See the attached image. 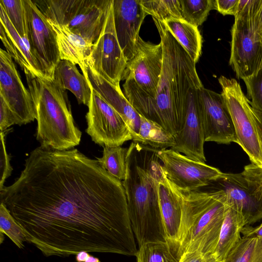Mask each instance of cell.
<instances>
[{
  "label": "cell",
  "mask_w": 262,
  "mask_h": 262,
  "mask_svg": "<svg viewBox=\"0 0 262 262\" xmlns=\"http://www.w3.org/2000/svg\"><path fill=\"white\" fill-rule=\"evenodd\" d=\"M0 199L46 256L137 253L122 182L76 148H35Z\"/></svg>",
  "instance_id": "obj_1"
},
{
  "label": "cell",
  "mask_w": 262,
  "mask_h": 262,
  "mask_svg": "<svg viewBox=\"0 0 262 262\" xmlns=\"http://www.w3.org/2000/svg\"><path fill=\"white\" fill-rule=\"evenodd\" d=\"M152 19L163 47L161 74L155 98L133 107L175 137L182 128L190 91L202 82L195 63L164 23Z\"/></svg>",
  "instance_id": "obj_2"
},
{
  "label": "cell",
  "mask_w": 262,
  "mask_h": 262,
  "mask_svg": "<svg viewBox=\"0 0 262 262\" xmlns=\"http://www.w3.org/2000/svg\"><path fill=\"white\" fill-rule=\"evenodd\" d=\"M158 150L133 142L128 147L122 181L129 217L139 245L167 240L160 211L158 188L163 171Z\"/></svg>",
  "instance_id": "obj_3"
},
{
  "label": "cell",
  "mask_w": 262,
  "mask_h": 262,
  "mask_svg": "<svg viewBox=\"0 0 262 262\" xmlns=\"http://www.w3.org/2000/svg\"><path fill=\"white\" fill-rule=\"evenodd\" d=\"M24 71L35 105L40 145L64 150L79 145L82 133L74 120L66 91L53 78Z\"/></svg>",
  "instance_id": "obj_4"
},
{
  "label": "cell",
  "mask_w": 262,
  "mask_h": 262,
  "mask_svg": "<svg viewBox=\"0 0 262 262\" xmlns=\"http://www.w3.org/2000/svg\"><path fill=\"white\" fill-rule=\"evenodd\" d=\"M176 188L182 206L178 241L183 253L212 254L227 209L223 192L186 191Z\"/></svg>",
  "instance_id": "obj_5"
},
{
  "label": "cell",
  "mask_w": 262,
  "mask_h": 262,
  "mask_svg": "<svg viewBox=\"0 0 262 262\" xmlns=\"http://www.w3.org/2000/svg\"><path fill=\"white\" fill-rule=\"evenodd\" d=\"M113 0L32 1L45 17L94 44L104 27Z\"/></svg>",
  "instance_id": "obj_6"
},
{
  "label": "cell",
  "mask_w": 262,
  "mask_h": 262,
  "mask_svg": "<svg viewBox=\"0 0 262 262\" xmlns=\"http://www.w3.org/2000/svg\"><path fill=\"white\" fill-rule=\"evenodd\" d=\"M262 0H239L231 30L229 64L238 78L255 75L262 67V37L253 28V20Z\"/></svg>",
  "instance_id": "obj_7"
},
{
  "label": "cell",
  "mask_w": 262,
  "mask_h": 262,
  "mask_svg": "<svg viewBox=\"0 0 262 262\" xmlns=\"http://www.w3.org/2000/svg\"><path fill=\"white\" fill-rule=\"evenodd\" d=\"M221 94L230 116L237 143L251 163L262 167V132L260 122L235 79L219 78Z\"/></svg>",
  "instance_id": "obj_8"
},
{
  "label": "cell",
  "mask_w": 262,
  "mask_h": 262,
  "mask_svg": "<svg viewBox=\"0 0 262 262\" xmlns=\"http://www.w3.org/2000/svg\"><path fill=\"white\" fill-rule=\"evenodd\" d=\"M213 183L217 185L215 189L223 192L226 205L241 214L247 226L262 219L261 167L251 163L242 172H222Z\"/></svg>",
  "instance_id": "obj_9"
},
{
  "label": "cell",
  "mask_w": 262,
  "mask_h": 262,
  "mask_svg": "<svg viewBox=\"0 0 262 262\" xmlns=\"http://www.w3.org/2000/svg\"><path fill=\"white\" fill-rule=\"evenodd\" d=\"M163 59L160 41L153 44L139 36L136 54L127 63L125 82L142 91L130 90L124 94L132 106L155 98L160 80Z\"/></svg>",
  "instance_id": "obj_10"
},
{
  "label": "cell",
  "mask_w": 262,
  "mask_h": 262,
  "mask_svg": "<svg viewBox=\"0 0 262 262\" xmlns=\"http://www.w3.org/2000/svg\"><path fill=\"white\" fill-rule=\"evenodd\" d=\"M26 18V40L40 73L53 78L60 60L56 34L48 19L31 0H23Z\"/></svg>",
  "instance_id": "obj_11"
},
{
  "label": "cell",
  "mask_w": 262,
  "mask_h": 262,
  "mask_svg": "<svg viewBox=\"0 0 262 262\" xmlns=\"http://www.w3.org/2000/svg\"><path fill=\"white\" fill-rule=\"evenodd\" d=\"M163 170L167 179L177 188L196 191L215 181L222 172L202 161L193 160L171 148L158 151Z\"/></svg>",
  "instance_id": "obj_12"
},
{
  "label": "cell",
  "mask_w": 262,
  "mask_h": 262,
  "mask_svg": "<svg viewBox=\"0 0 262 262\" xmlns=\"http://www.w3.org/2000/svg\"><path fill=\"white\" fill-rule=\"evenodd\" d=\"M88 106L86 132L95 143L103 147L121 146L133 140L130 129L121 116L92 88Z\"/></svg>",
  "instance_id": "obj_13"
},
{
  "label": "cell",
  "mask_w": 262,
  "mask_h": 262,
  "mask_svg": "<svg viewBox=\"0 0 262 262\" xmlns=\"http://www.w3.org/2000/svg\"><path fill=\"white\" fill-rule=\"evenodd\" d=\"M85 63L115 86H120L124 79L127 62L117 38L113 3L102 33Z\"/></svg>",
  "instance_id": "obj_14"
},
{
  "label": "cell",
  "mask_w": 262,
  "mask_h": 262,
  "mask_svg": "<svg viewBox=\"0 0 262 262\" xmlns=\"http://www.w3.org/2000/svg\"><path fill=\"white\" fill-rule=\"evenodd\" d=\"M0 96L18 118L21 125L36 119L34 101L29 91L6 51L0 49Z\"/></svg>",
  "instance_id": "obj_15"
},
{
  "label": "cell",
  "mask_w": 262,
  "mask_h": 262,
  "mask_svg": "<svg viewBox=\"0 0 262 262\" xmlns=\"http://www.w3.org/2000/svg\"><path fill=\"white\" fill-rule=\"evenodd\" d=\"M200 103L205 142L236 143L234 126L222 95L203 85L200 89Z\"/></svg>",
  "instance_id": "obj_16"
},
{
  "label": "cell",
  "mask_w": 262,
  "mask_h": 262,
  "mask_svg": "<svg viewBox=\"0 0 262 262\" xmlns=\"http://www.w3.org/2000/svg\"><path fill=\"white\" fill-rule=\"evenodd\" d=\"M202 86V83L197 85L190 91L182 126L174 137L176 145L171 149L195 161L205 162L204 134L200 103Z\"/></svg>",
  "instance_id": "obj_17"
},
{
  "label": "cell",
  "mask_w": 262,
  "mask_h": 262,
  "mask_svg": "<svg viewBox=\"0 0 262 262\" xmlns=\"http://www.w3.org/2000/svg\"><path fill=\"white\" fill-rule=\"evenodd\" d=\"M113 9L117 38L128 63L136 54L140 29L147 14L140 0H113Z\"/></svg>",
  "instance_id": "obj_18"
},
{
  "label": "cell",
  "mask_w": 262,
  "mask_h": 262,
  "mask_svg": "<svg viewBox=\"0 0 262 262\" xmlns=\"http://www.w3.org/2000/svg\"><path fill=\"white\" fill-rule=\"evenodd\" d=\"M80 68L91 88L121 116L130 129L133 142H136L140 115L127 100L120 86L112 84L86 63Z\"/></svg>",
  "instance_id": "obj_19"
},
{
  "label": "cell",
  "mask_w": 262,
  "mask_h": 262,
  "mask_svg": "<svg viewBox=\"0 0 262 262\" xmlns=\"http://www.w3.org/2000/svg\"><path fill=\"white\" fill-rule=\"evenodd\" d=\"M158 193L166 239L179 242L178 234L182 217L181 200L176 187L167 179L163 170L159 181Z\"/></svg>",
  "instance_id": "obj_20"
},
{
  "label": "cell",
  "mask_w": 262,
  "mask_h": 262,
  "mask_svg": "<svg viewBox=\"0 0 262 262\" xmlns=\"http://www.w3.org/2000/svg\"><path fill=\"white\" fill-rule=\"evenodd\" d=\"M48 21L56 34L60 60H69L78 64L79 67L83 66L90 55L93 44L67 27Z\"/></svg>",
  "instance_id": "obj_21"
},
{
  "label": "cell",
  "mask_w": 262,
  "mask_h": 262,
  "mask_svg": "<svg viewBox=\"0 0 262 262\" xmlns=\"http://www.w3.org/2000/svg\"><path fill=\"white\" fill-rule=\"evenodd\" d=\"M53 79L63 89L71 91L79 104L89 105L92 88L86 78L80 73L76 64L67 60H60L54 69Z\"/></svg>",
  "instance_id": "obj_22"
},
{
  "label": "cell",
  "mask_w": 262,
  "mask_h": 262,
  "mask_svg": "<svg viewBox=\"0 0 262 262\" xmlns=\"http://www.w3.org/2000/svg\"><path fill=\"white\" fill-rule=\"evenodd\" d=\"M246 226L244 217L227 206L219 241L212 254L217 262H225L231 249L242 238L241 231Z\"/></svg>",
  "instance_id": "obj_23"
},
{
  "label": "cell",
  "mask_w": 262,
  "mask_h": 262,
  "mask_svg": "<svg viewBox=\"0 0 262 262\" xmlns=\"http://www.w3.org/2000/svg\"><path fill=\"white\" fill-rule=\"evenodd\" d=\"M167 29L196 63L202 53V39L198 28L183 19L164 22Z\"/></svg>",
  "instance_id": "obj_24"
},
{
  "label": "cell",
  "mask_w": 262,
  "mask_h": 262,
  "mask_svg": "<svg viewBox=\"0 0 262 262\" xmlns=\"http://www.w3.org/2000/svg\"><path fill=\"white\" fill-rule=\"evenodd\" d=\"M183 251L178 242H151L139 247L137 262H179Z\"/></svg>",
  "instance_id": "obj_25"
},
{
  "label": "cell",
  "mask_w": 262,
  "mask_h": 262,
  "mask_svg": "<svg viewBox=\"0 0 262 262\" xmlns=\"http://www.w3.org/2000/svg\"><path fill=\"white\" fill-rule=\"evenodd\" d=\"M136 142L158 150L171 148L176 145L173 135L158 123L141 115Z\"/></svg>",
  "instance_id": "obj_26"
},
{
  "label": "cell",
  "mask_w": 262,
  "mask_h": 262,
  "mask_svg": "<svg viewBox=\"0 0 262 262\" xmlns=\"http://www.w3.org/2000/svg\"><path fill=\"white\" fill-rule=\"evenodd\" d=\"M128 148L121 146L103 147L102 157L97 160L110 174L120 181H123L126 172V156Z\"/></svg>",
  "instance_id": "obj_27"
},
{
  "label": "cell",
  "mask_w": 262,
  "mask_h": 262,
  "mask_svg": "<svg viewBox=\"0 0 262 262\" xmlns=\"http://www.w3.org/2000/svg\"><path fill=\"white\" fill-rule=\"evenodd\" d=\"M225 262H262V239L242 237Z\"/></svg>",
  "instance_id": "obj_28"
},
{
  "label": "cell",
  "mask_w": 262,
  "mask_h": 262,
  "mask_svg": "<svg viewBox=\"0 0 262 262\" xmlns=\"http://www.w3.org/2000/svg\"><path fill=\"white\" fill-rule=\"evenodd\" d=\"M144 12L159 21L182 19L180 0H140Z\"/></svg>",
  "instance_id": "obj_29"
},
{
  "label": "cell",
  "mask_w": 262,
  "mask_h": 262,
  "mask_svg": "<svg viewBox=\"0 0 262 262\" xmlns=\"http://www.w3.org/2000/svg\"><path fill=\"white\" fill-rule=\"evenodd\" d=\"M183 20L198 27L215 9V0H180Z\"/></svg>",
  "instance_id": "obj_30"
},
{
  "label": "cell",
  "mask_w": 262,
  "mask_h": 262,
  "mask_svg": "<svg viewBox=\"0 0 262 262\" xmlns=\"http://www.w3.org/2000/svg\"><path fill=\"white\" fill-rule=\"evenodd\" d=\"M0 232L6 234L20 249L24 248V242H27L23 228L2 203L0 205Z\"/></svg>",
  "instance_id": "obj_31"
},
{
  "label": "cell",
  "mask_w": 262,
  "mask_h": 262,
  "mask_svg": "<svg viewBox=\"0 0 262 262\" xmlns=\"http://www.w3.org/2000/svg\"><path fill=\"white\" fill-rule=\"evenodd\" d=\"M9 20L18 34L26 38V18L23 0H0Z\"/></svg>",
  "instance_id": "obj_32"
},
{
  "label": "cell",
  "mask_w": 262,
  "mask_h": 262,
  "mask_svg": "<svg viewBox=\"0 0 262 262\" xmlns=\"http://www.w3.org/2000/svg\"><path fill=\"white\" fill-rule=\"evenodd\" d=\"M247 90V98L251 107L262 113V67L254 75L244 79Z\"/></svg>",
  "instance_id": "obj_33"
},
{
  "label": "cell",
  "mask_w": 262,
  "mask_h": 262,
  "mask_svg": "<svg viewBox=\"0 0 262 262\" xmlns=\"http://www.w3.org/2000/svg\"><path fill=\"white\" fill-rule=\"evenodd\" d=\"M0 37L6 49V52L21 67L23 70L28 69L35 73L26 58L1 23Z\"/></svg>",
  "instance_id": "obj_34"
},
{
  "label": "cell",
  "mask_w": 262,
  "mask_h": 262,
  "mask_svg": "<svg viewBox=\"0 0 262 262\" xmlns=\"http://www.w3.org/2000/svg\"><path fill=\"white\" fill-rule=\"evenodd\" d=\"M5 131L1 132L0 134V190L4 187L6 179L11 175L12 171L10 158L5 146Z\"/></svg>",
  "instance_id": "obj_35"
},
{
  "label": "cell",
  "mask_w": 262,
  "mask_h": 262,
  "mask_svg": "<svg viewBox=\"0 0 262 262\" xmlns=\"http://www.w3.org/2000/svg\"><path fill=\"white\" fill-rule=\"evenodd\" d=\"M21 123L13 112L11 110L2 96H0V129L5 131L10 126Z\"/></svg>",
  "instance_id": "obj_36"
},
{
  "label": "cell",
  "mask_w": 262,
  "mask_h": 262,
  "mask_svg": "<svg viewBox=\"0 0 262 262\" xmlns=\"http://www.w3.org/2000/svg\"><path fill=\"white\" fill-rule=\"evenodd\" d=\"M239 3V0H215V9L223 15L235 16Z\"/></svg>",
  "instance_id": "obj_37"
},
{
  "label": "cell",
  "mask_w": 262,
  "mask_h": 262,
  "mask_svg": "<svg viewBox=\"0 0 262 262\" xmlns=\"http://www.w3.org/2000/svg\"><path fill=\"white\" fill-rule=\"evenodd\" d=\"M179 262H217L212 254L204 255L198 252L183 253Z\"/></svg>",
  "instance_id": "obj_38"
},
{
  "label": "cell",
  "mask_w": 262,
  "mask_h": 262,
  "mask_svg": "<svg viewBox=\"0 0 262 262\" xmlns=\"http://www.w3.org/2000/svg\"><path fill=\"white\" fill-rule=\"evenodd\" d=\"M241 234L243 237L262 239V223L255 227L250 225L245 226L241 231Z\"/></svg>",
  "instance_id": "obj_39"
},
{
  "label": "cell",
  "mask_w": 262,
  "mask_h": 262,
  "mask_svg": "<svg viewBox=\"0 0 262 262\" xmlns=\"http://www.w3.org/2000/svg\"><path fill=\"white\" fill-rule=\"evenodd\" d=\"M253 28L255 32L262 37V4L254 16Z\"/></svg>",
  "instance_id": "obj_40"
},
{
  "label": "cell",
  "mask_w": 262,
  "mask_h": 262,
  "mask_svg": "<svg viewBox=\"0 0 262 262\" xmlns=\"http://www.w3.org/2000/svg\"><path fill=\"white\" fill-rule=\"evenodd\" d=\"M78 262H100L99 259L88 254L86 252H81L76 255Z\"/></svg>",
  "instance_id": "obj_41"
},
{
  "label": "cell",
  "mask_w": 262,
  "mask_h": 262,
  "mask_svg": "<svg viewBox=\"0 0 262 262\" xmlns=\"http://www.w3.org/2000/svg\"><path fill=\"white\" fill-rule=\"evenodd\" d=\"M254 112H255V113L260 122V127H261V132H262V113L258 112L254 110Z\"/></svg>",
  "instance_id": "obj_42"
},
{
  "label": "cell",
  "mask_w": 262,
  "mask_h": 262,
  "mask_svg": "<svg viewBox=\"0 0 262 262\" xmlns=\"http://www.w3.org/2000/svg\"><path fill=\"white\" fill-rule=\"evenodd\" d=\"M261 168H262V167H261Z\"/></svg>",
  "instance_id": "obj_43"
}]
</instances>
